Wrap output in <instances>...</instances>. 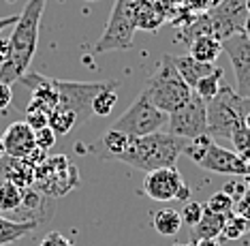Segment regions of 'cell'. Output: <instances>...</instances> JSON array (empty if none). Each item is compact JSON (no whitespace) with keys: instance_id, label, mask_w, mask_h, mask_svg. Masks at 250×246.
I'll return each instance as SVG.
<instances>
[{"instance_id":"cell-38","label":"cell","mask_w":250,"mask_h":246,"mask_svg":"<svg viewBox=\"0 0 250 246\" xmlns=\"http://www.w3.org/2000/svg\"><path fill=\"white\" fill-rule=\"evenodd\" d=\"M4 154H7V150H4V144H2V139H0V158H2Z\"/></svg>"},{"instance_id":"cell-1","label":"cell","mask_w":250,"mask_h":246,"mask_svg":"<svg viewBox=\"0 0 250 246\" xmlns=\"http://www.w3.org/2000/svg\"><path fill=\"white\" fill-rule=\"evenodd\" d=\"M45 4L47 0H28L24 11L18 15L15 28L9 37V60L0 67V82L11 86L28 73L30 62L37 54Z\"/></svg>"},{"instance_id":"cell-25","label":"cell","mask_w":250,"mask_h":246,"mask_svg":"<svg viewBox=\"0 0 250 246\" xmlns=\"http://www.w3.org/2000/svg\"><path fill=\"white\" fill-rule=\"evenodd\" d=\"M203 208L208 210V212H214V214H229L233 210V199L227 195V193H216L208 199L206 203H203Z\"/></svg>"},{"instance_id":"cell-18","label":"cell","mask_w":250,"mask_h":246,"mask_svg":"<svg viewBox=\"0 0 250 246\" xmlns=\"http://www.w3.org/2000/svg\"><path fill=\"white\" fill-rule=\"evenodd\" d=\"M225 216L227 214H214L203 208V216L192 229H195V242L199 240H218L225 227Z\"/></svg>"},{"instance_id":"cell-21","label":"cell","mask_w":250,"mask_h":246,"mask_svg":"<svg viewBox=\"0 0 250 246\" xmlns=\"http://www.w3.org/2000/svg\"><path fill=\"white\" fill-rule=\"evenodd\" d=\"M21 201H24V191L20 186L7 180L0 182V214L18 212L21 208Z\"/></svg>"},{"instance_id":"cell-20","label":"cell","mask_w":250,"mask_h":246,"mask_svg":"<svg viewBox=\"0 0 250 246\" xmlns=\"http://www.w3.org/2000/svg\"><path fill=\"white\" fill-rule=\"evenodd\" d=\"M116 88H118V82H107L105 88L94 96L92 99V116L105 118L113 112V107H116V103H118Z\"/></svg>"},{"instance_id":"cell-28","label":"cell","mask_w":250,"mask_h":246,"mask_svg":"<svg viewBox=\"0 0 250 246\" xmlns=\"http://www.w3.org/2000/svg\"><path fill=\"white\" fill-rule=\"evenodd\" d=\"M223 193H227V195L235 201V199H240V197L246 195L248 186H246V182H244V178L242 180H233V182H227L225 188H223Z\"/></svg>"},{"instance_id":"cell-14","label":"cell","mask_w":250,"mask_h":246,"mask_svg":"<svg viewBox=\"0 0 250 246\" xmlns=\"http://www.w3.org/2000/svg\"><path fill=\"white\" fill-rule=\"evenodd\" d=\"M0 176H2V180L13 182L15 186H20L21 191L32 188V184H35V169L24 158H13L9 154H4L0 158Z\"/></svg>"},{"instance_id":"cell-15","label":"cell","mask_w":250,"mask_h":246,"mask_svg":"<svg viewBox=\"0 0 250 246\" xmlns=\"http://www.w3.org/2000/svg\"><path fill=\"white\" fill-rule=\"evenodd\" d=\"M173 65L182 75V79L190 86V90H195L199 79L209 75V73L216 68V65H206V62H199L195 58H190V56H173Z\"/></svg>"},{"instance_id":"cell-24","label":"cell","mask_w":250,"mask_h":246,"mask_svg":"<svg viewBox=\"0 0 250 246\" xmlns=\"http://www.w3.org/2000/svg\"><path fill=\"white\" fill-rule=\"evenodd\" d=\"M231 146H233V152L240 158H244L246 163L250 161V131L240 127L231 137Z\"/></svg>"},{"instance_id":"cell-23","label":"cell","mask_w":250,"mask_h":246,"mask_svg":"<svg viewBox=\"0 0 250 246\" xmlns=\"http://www.w3.org/2000/svg\"><path fill=\"white\" fill-rule=\"evenodd\" d=\"M248 231H250V221L229 212L225 216V227H223L220 238H225V240H240V238L246 236Z\"/></svg>"},{"instance_id":"cell-2","label":"cell","mask_w":250,"mask_h":246,"mask_svg":"<svg viewBox=\"0 0 250 246\" xmlns=\"http://www.w3.org/2000/svg\"><path fill=\"white\" fill-rule=\"evenodd\" d=\"M182 137H175L167 131L146 135V137H130L128 148L116 158L118 163L130 165L141 171H154L163 167H175V161L186 148Z\"/></svg>"},{"instance_id":"cell-4","label":"cell","mask_w":250,"mask_h":246,"mask_svg":"<svg viewBox=\"0 0 250 246\" xmlns=\"http://www.w3.org/2000/svg\"><path fill=\"white\" fill-rule=\"evenodd\" d=\"M208 107V135L231 141L233 133L244 127V116L250 113V99L237 94L229 86H220L218 94L206 103Z\"/></svg>"},{"instance_id":"cell-22","label":"cell","mask_w":250,"mask_h":246,"mask_svg":"<svg viewBox=\"0 0 250 246\" xmlns=\"http://www.w3.org/2000/svg\"><path fill=\"white\" fill-rule=\"evenodd\" d=\"M220 79H223V68L216 67L209 75H206L203 79H199V84L195 86V94L201 96L203 101H212L216 94H218L220 90Z\"/></svg>"},{"instance_id":"cell-26","label":"cell","mask_w":250,"mask_h":246,"mask_svg":"<svg viewBox=\"0 0 250 246\" xmlns=\"http://www.w3.org/2000/svg\"><path fill=\"white\" fill-rule=\"evenodd\" d=\"M180 216H182V223H184V225L195 227L197 223L201 221V216H203V203L188 199V201H184V208H182Z\"/></svg>"},{"instance_id":"cell-40","label":"cell","mask_w":250,"mask_h":246,"mask_svg":"<svg viewBox=\"0 0 250 246\" xmlns=\"http://www.w3.org/2000/svg\"><path fill=\"white\" fill-rule=\"evenodd\" d=\"M246 13L250 15V0H246Z\"/></svg>"},{"instance_id":"cell-34","label":"cell","mask_w":250,"mask_h":246,"mask_svg":"<svg viewBox=\"0 0 250 246\" xmlns=\"http://www.w3.org/2000/svg\"><path fill=\"white\" fill-rule=\"evenodd\" d=\"M15 22H18V15H4V17H0V32H2L4 28H9V26H15Z\"/></svg>"},{"instance_id":"cell-31","label":"cell","mask_w":250,"mask_h":246,"mask_svg":"<svg viewBox=\"0 0 250 246\" xmlns=\"http://www.w3.org/2000/svg\"><path fill=\"white\" fill-rule=\"evenodd\" d=\"M11 103H13V90H11L9 84L0 82V112H7L11 107Z\"/></svg>"},{"instance_id":"cell-5","label":"cell","mask_w":250,"mask_h":246,"mask_svg":"<svg viewBox=\"0 0 250 246\" xmlns=\"http://www.w3.org/2000/svg\"><path fill=\"white\" fill-rule=\"evenodd\" d=\"M137 2L139 0H116L113 2L103 37L94 45V54L133 47L135 30H137V13H135L137 11Z\"/></svg>"},{"instance_id":"cell-11","label":"cell","mask_w":250,"mask_h":246,"mask_svg":"<svg viewBox=\"0 0 250 246\" xmlns=\"http://www.w3.org/2000/svg\"><path fill=\"white\" fill-rule=\"evenodd\" d=\"M223 51H227L233 73L237 79V94L250 99V41L244 32H235L223 41Z\"/></svg>"},{"instance_id":"cell-19","label":"cell","mask_w":250,"mask_h":246,"mask_svg":"<svg viewBox=\"0 0 250 246\" xmlns=\"http://www.w3.org/2000/svg\"><path fill=\"white\" fill-rule=\"evenodd\" d=\"M152 225H154L156 233H161V236L169 238V236H175L180 229H182V216L180 212H175V210H158V212L154 214V219H152Z\"/></svg>"},{"instance_id":"cell-39","label":"cell","mask_w":250,"mask_h":246,"mask_svg":"<svg viewBox=\"0 0 250 246\" xmlns=\"http://www.w3.org/2000/svg\"><path fill=\"white\" fill-rule=\"evenodd\" d=\"M244 182H246V186H248V193H250V174L246 176V178H244Z\"/></svg>"},{"instance_id":"cell-10","label":"cell","mask_w":250,"mask_h":246,"mask_svg":"<svg viewBox=\"0 0 250 246\" xmlns=\"http://www.w3.org/2000/svg\"><path fill=\"white\" fill-rule=\"evenodd\" d=\"M107 86V82H62L56 79L58 105L75 113L79 124L92 116V99Z\"/></svg>"},{"instance_id":"cell-13","label":"cell","mask_w":250,"mask_h":246,"mask_svg":"<svg viewBox=\"0 0 250 246\" xmlns=\"http://www.w3.org/2000/svg\"><path fill=\"white\" fill-rule=\"evenodd\" d=\"M0 139H2L7 154L13 158H26L28 154L35 150V131L24 120L9 124Z\"/></svg>"},{"instance_id":"cell-32","label":"cell","mask_w":250,"mask_h":246,"mask_svg":"<svg viewBox=\"0 0 250 246\" xmlns=\"http://www.w3.org/2000/svg\"><path fill=\"white\" fill-rule=\"evenodd\" d=\"M47 157H49L47 152H45V150H41V148H37V146H35V150H32L30 154H28V157L24 158V161H26L28 165H30L32 169H37L39 165H43L45 161H47Z\"/></svg>"},{"instance_id":"cell-9","label":"cell","mask_w":250,"mask_h":246,"mask_svg":"<svg viewBox=\"0 0 250 246\" xmlns=\"http://www.w3.org/2000/svg\"><path fill=\"white\" fill-rule=\"evenodd\" d=\"M144 193L152 201H188L190 186L184 182L175 167H163L147 171L144 178Z\"/></svg>"},{"instance_id":"cell-6","label":"cell","mask_w":250,"mask_h":246,"mask_svg":"<svg viewBox=\"0 0 250 246\" xmlns=\"http://www.w3.org/2000/svg\"><path fill=\"white\" fill-rule=\"evenodd\" d=\"M167 120H169L167 113L152 105L147 94L141 90L137 99L130 103L128 110L111 124V129L120 131V133L128 137H146L163 131L167 127Z\"/></svg>"},{"instance_id":"cell-29","label":"cell","mask_w":250,"mask_h":246,"mask_svg":"<svg viewBox=\"0 0 250 246\" xmlns=\"http://www.w3.org/2000/svg\"><path fill=\"white\" fill-rule=\"evenodd\" d=\"M233 214H237V216H242V219H246L250 221V193H246L244 197L240 199H235L233 201V210H231Z\"/></svg>"},{"instance_id":"cell-41","label":"cell","mask_w":250,"mask_h":246,"mask_svg":"<svg viewBox=\"0 0 250 246\" xmlns=\"http://www.w3.org/2000/svg\"><path fill=\"white\" fill-rule=\"evenodd\" d=\"M88 2H94V0H88Z\"/></svg>"},{"instance_id":"cell-30","label":"cell","mask_w":250,"mask_h":246,"mask_svg":"<svg viewBox=\"0 0 250 246\" xmlns=\"http://www.w3.org/2000/svg\"><path fill=\"white\" fill-rule=\"evenodd\" d=\"M37 246H73L71 240H66L60 231H49Z\"/></svg>"},{"instance_id":"cell-12","label":"cell","mask_w":250,"mask_h":246,"mask_svg":"<svg viewBox=\"0 0 250 246\" xmlns=\"http://www.w3.org/2000/svg\"><path fill=\"white\" fill-rule=\"evenodd\" d=\"M199 167L212 171V174H223V176H237V178H246L250 174V165L240 158L233 150L223 148L218 144H209L203 157L199 158Z\"/></svg>"},{"instance_id":"cell-27","label":"cell","mask_w":250,"mask_h":246,"mask_svg":"<svg viewBox=\"0 0 250 246\" xmlns=\"http://www.w3.org/2000/svg\"><path fill=\"white\" fill-rule=\"evenodd\" d=\"M54 144H56V133L49 127L35 131V146L37 148H41V150L47 152L49 148H54Z\"/></svg>"},{"instance_id":"cell-16","label":"cell","mask_w":250,"mask_h":246,"mask_svg":"<svg viewBox=\"0 0 250 246\" xmlns=\"http://www.w3.org/2000/svg\"><path fill=\"white\" fill-rule=\"evenodd\" d=\"M188 56L195 58L199 62H206V65H214L218 60V56L223 54V41L220 39L212 37V34H203V37H197L188 43Z\"/></svg>"},{"instance_id":"cell-37","label":"cell","mask_w":250,"mask_h":246,"mask_svg":"<svg viewBox=\"0 0 250 246\" xmlns=\"http://www.w3.org/2000/svg\"><path fill=\"white\" fill-rule=\"evenodd\" d=\"M244 129L250 131V113H246V116H244Z\"/></svg>"},{"instance_id":"cell-35","label":"cell","mask_w":250,"mask_h":246,"mask_svg":"<svg viewBox=\"0 0 250 246\" xmlns=\"http://www.w3.org/2000/svg\"><path fill=\"white\" fill-rule=\"evenodd\" d=\"M195 246H220L218 240H199V242H195Z\"/></svg>"},{"instance_id":"cell-42","label":"cell","mask_w":250,"mask_h":246,"mask_svg":"<svg viewBox=\"0 0 250 246\" xmlns=\"http://www.w3.org/2000/svg\"><path fill=\"white\" fill-rule=\"evenodd\" d=\"M248 165H250V161H248Z\"/></svg>"},{"instance_id":"cell-36","label":"cell","mask_w":250,"mask_h":246,"mask_svg":"<svg viewBox=\"0 0 250 246\" xmlns=\"http://www.w3.org/2000/svg\"><path fill=\"white\" fill-rule=\"evenodd\" d=\"M244 34H246L248 41H250V15L246 17V24H244Z\"/></svg>"},{"instance_id":"cell-8","label":"cell","mask_w":250,"mask_h":246,"mask_svg":"<svg viewBox=\"0 0 250 246\" xmlns=\"http://www.w3.org/2000/svg\"><path fill=\"white\" fill-rule=\"evenodd\" d=\"M167 133H171L182 139H195L199 135H208V107L206 101L197 94H190V99L169 113Z\"/></svg>"},{"instance_id":"cell-3","label":"cell","mask_w":250,"mask_h":246,"mask_svg":"<svg viewBox=\"0 0 250 246\" xmlns=\"http://www.w3.org/2000/svg\"><path fill=\"white\" fill-rule=\"evenodd\" d=\"M144 92L152 101V105L169 116L190 99L192 90L178 73V68L173 65V56L165 54L158 62L156 71L147 79Z\"/></svg>"},{"instance_id":"cell-17","label":"cell","mask_w":250,"mask_h":246,"mask_svg":"<svg viewBox=\"0 0 250 246\" xmlns=\"http://www.w3.org/2000/svg\"><path fill=\"white\" fill-rule=\"evenodd\" d=\"M37 227H39V221H15L0 214V246L13 244L21 238L30 236Z\"/></svg>"},{"instance_id":"cell-33","label":"cell","mask_w":250,"mask_h":246,"mask_svg":"<svg viewBox=\"0 0 250 246\" xmlns=\"http://www.w3.org/2000/svg\"><path fill=\"white\" fill-rule=\"evenodd\" d=\"M9 39H0V67L9 60Z\"/></svg>"},{"instance_id":"cell-7","label":"cell","mask_w":250,"mask_h":246,"mask_svg":"<svg viewBox=\"0 0 250 246\" xmlns=\"http://www.w3.org/2000/svg\"><path fill=\"white\" fill-rule=\"evenodd\" d=\"M77 167L73 165L64 154L47 157V161L35 169V184L43 195L60 197L77 186Z\"/></svg>"}]
</instances>
